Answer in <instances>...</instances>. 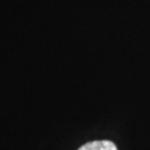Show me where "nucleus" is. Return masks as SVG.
<instances>
[{"label": "nucleus", "mask_w": 150, "mask_h": 150, "mask_svg": "<svg viewBox=\"0 0 150 150\" xmlns=\"http://www.w3.org/2000/svg\"><path fill=\"white\" fill-rule=\"evenodd\" d=\"M78 150H117V146L110 140H96L87 142Z\"/></svg>", "instance_id": "1"}]
</instances>
